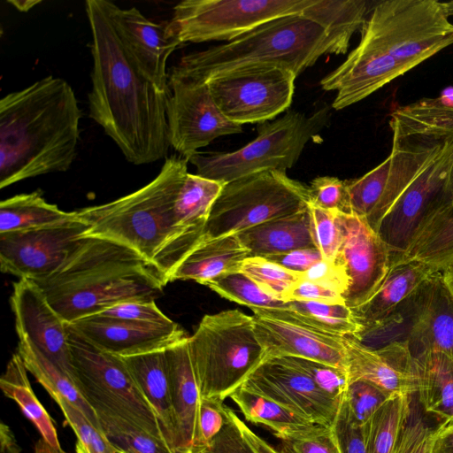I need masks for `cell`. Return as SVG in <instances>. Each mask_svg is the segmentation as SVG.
<instances>
[{"mask_svg":"<svg viewBox=\"0 0 453 453\" xmlns=\"http://www.w3.org/2000/svg\"><path fill=\"white\" fill-rule=\"evenodd\" d=\"M331 428L341 453H368L366 425L357 426L350 421L343 399Z\"/></svg>","mask_w":453,"mask_h":453,"instance_id":"obj_52","label":"cell"},{"mask_svg":"<svg viewBox=\"0 0 453 453\" xmlns=\"http://www.w3.org/2000/svg\"><path fill=\"white\" fill-rule=\"evenodd\" d=\"M114 27L142 73L158 88L170 90L166 62L180 44L170 37L165 25L145 18L135 7L121 9L108 1Z\"/></svg>","mask_w":453,"mask_h":453,"instance_id":"obj_25","label":"cell"},{"mask_svg":"<svg viewBox=\"0 0 453 453\" xmlns=\"http://www.w3.org/2000/svg\"><path fill=\"white\" fill-rule=\"evenodd\" d=\"M219 296L231 302L257 309L283 308L287 303L265 292L243 273L236 272L220 277L206 285Z\"/></svg>","mask_w":453,"mask_h":453,"instance_id":"obj_41","label":"cell"},{"mask_svg":"<svg viewBox=\"0 0 453 453\" xmlns=\"http://www.w3.org/2000/svg\"><path fill=\"white\" fill-rule=\"evenodd\" d=\"M93 316L150 325L165 326L174 323L159 310L154 300L121 303Z\"/></svg>","mask_w":453,"mask_h":453,"instance_id":"obj_50","label":"cell"},{"mask_svg":"<svg viewBox=\"0 0 453 453\" xmlns=\"http://www.w3.org/2000/svg\"><path fill=\"white\" fill-rule=\"evenodd\" d=\"M361 41L414 67L453 44V24L435 0L382 1L365 19Z\"/></svg>","mask_w":453,"mask_h":453,"instance_id":"obj_10","label":"cell"},{"mask_svg":"<svg viewBox=\"0 0 453 453\" xmlns=\"http://www.w3.org/2000/svg\"><path fill=\"white\" fill-rule=\"evenodd\" d=\"M168 380L176 429V453H193L200 392L192 365L188 336L165 349Z\"/></svg>","mask_w":453,"mask_h":453,"instance_id":"obj_27","label":"cell"},{"mask_svg":"<svg viewBox=\"0 0 453 453\" xmlns=\"http://www.w3.org/2000/svg\"><path fill=\"white\" fill-rule=\"evenodd\" d=\"M252 317L254 332L264 349L265 360L300 357L347 370L343 337L325 334L265 316L254 314Z\"/></svg>","mask_w":453,"mask_h":453,"instance_id":"obj_23","label":"cell"},{"mask_svg":"<svg viewBox=\"0 0 453 453\" xmlns=\"http://www.w3.org/2000/svg\"><path fill=\"white\" fill-rule=\"evenodd\" d=\"M228 406L219 398L200 399L194 452L205 449L227 420Z\"/></svg>","mask_w":453,"mask_h":453,"instance_id":"obj_49","label":"cell"},{"mask_svg":"<svg viewBox=\"0 0 453 453\" xmlns=\"http://www.w3.org/2000/svg\"><path fill=\"white\" fill-rule=\"evenodd\" d=\"M253 312L337 337L355 335L361 330L346 304L290 301L283 308L257 309Z\"/></svg>","mask_w":453,"mask_h":453,"instance_id":"obj_32","label":"cell"},{"mask_svg":"<svg viewBox=\"0 0 453 453\" xmlns=\"http://www.w3.org/2000/svg\"><path fill=\"white\" fill-rule=\"evenodd\" d=\"M21 448L18 444L12 431L4 423L0 425V453H20Z\"/></svg>","mask_w":453,"mask_h":453,"instance_id":"obj_59","label":"cell"},{"mask_svg":"<svg viewBox=\"0 0 453 453\" xmlns=\"http://www.w3.org/2000/svg\"><path fill=\"white\" fill-rule=\"evenodd\" d=\"M228 397L236 403L246 420L269 427L280 440L316 425L284 405L242 387Z\"/></svg>","mask_w":453,"mask_h":453,"instance_id":"obj_35","label":"cell"},{"mask_svg":"<svg viewBox=\"0 0 453 453\" xmlns=\"http://www.w3.org/2000/svg\"><path fill=\"white\" fill-rule=\"evenodd\" d=\"M447 16L453 15V1L441 3Z\"/></svg>","mask_w":453,"mask_h":453,"instance_id":"obj_62","label":"cell"},{"mask_svg":"<svg viewBox=\"0 0 453 453\" xmlns=\"http://www.w3.org/2000/svg\"><path fill=\"white\" fill-rule=\"evenodd\" d=\"M165 350L121 357L157 415L167 444L176 453L175 420Z\"/></svg>","mask_w":453,"mask_h":453,"instance_id":"obj_29","label":"cell"},{"mask_svg":"<svg viewBox=\"0 0 453 453\" xmlns=\"http://www.w3.org/2000/svg\"><path fill=\"white\" fill-rule=\"evenodd\" d=\"M68 326L98 349L119 357L165 349L187 336L175 322L162 326L90 316Z\"/></svg>","mask_w":453,"mask_h":453,"instance_id":"obj_24","label":"cell"},{"mask_svg":"<svg viewBox=\"0 0 453 453\" xmlns=\"http://www.w3.org/2000/svg\"><path fill=\"white\" fill-rule=\"evenodd\" d=\"M9 4L13 5L18 11L19 12H28L31 10L34 6L40 4L41 1L39 0H13V1H8Z\"/></svg>","mask_w":453,"mask_h":453,"instance_id":"obj_61","label":"cell"},{"mask_svg":"<svg viewBox=\"0 0 453 453\" xmlns=\"http://www.w3.org/2000/svg\"><path fill=\"white\" fill-rule=\"evenodd\" d=\"M88 228L75 211L73 217L58 223L0 234L1 271L19 279L46 278L64 265Z\"/></svg>","mask_w":453,"mask_h":453,"instance_id":"obj_17","label":"cell"},{"mask_svg":"<svg viewBox=\"0 0 453 453\" xmlns=\"http://www.w3.org/2000/svg\"><path fill=\"white\" fill-rule=\"evenodd\" d=\"M241 272L254 280L265 292L285 302L287 294L302 279V273L284 268L259 256L247 257Z\"/></svg>","mask_w":453,"mask_h":453,"instance_id":"obj_42","label":"cell"},{"mask_svg":"<svg viewBox=\"0 0 453 453\" xmlns=\"http://www.w3.org/2000/svg\"><path fill=\"white\" fill-rule=\"evenodd\" d=\"M357 339L371 349L405 341L413 357L442 353L453 358V298L441 271L434 273L389 321L360 331Z\"/></svg>","mask_w":453,"mask_h":453,"instance_id":"obj_12","label":"cell"},{"mask_svg":"<svg viewBox=\"0 0 453 453\" xmlns=\"http://www.w3.org/2000/svg\"><path fill=\"white\" fill-rule=\"evenodd\" d=\"M437 431L438 426H428L412 408L394 453H431Z\"/></svg>","mask_w":453,"mask_h":453,"instance_id":"obj_51","label":"cell"},{"mask_svg":"<svg viewBox=\"0 0 453 453\" xmlns=\"http://www.w3.org/2000/svg\"><path fill=\"white\" fill-rule=\"evenodd\" d=\"M419 370L417 395L423 410L453 423V358L442 353L414 357Z\"/></svg>","mask_w":453,"mask_h":453,"instance_id":"obj_33","label":"cell"},{"mask_svg":"<svg viewBox=\"0 0 453 453\" xmlns=\"http://www.w3.org/2000/svg\"><path fill=\"white\" fill-rule=\"evenodd\" d=\"M27 372L21 357L14 353L0 379V388L7 397L17 403L39 432L41 438L35 445V453H65L50 416L33 391Z\"/></svg>","mask_w":453,"mask_h":453,"instance_id":"obj_31","label":"cell"},{"mask_svg":"<svg viewBox=\"0 0 453 453\" xmlns=\"http://www.w3.org/2000/svg\"><path fill=\"white\" fill-rule=\"evenodd\" d=\"M17 352L27 370L53 399L61 397L67 400L94 425L101 427L96 413L79 392L67 372L27 340L19 339Z\"/></svg>","mask_w":453,"mask_h":453,"instance_id":"obj_34","label":"cell"},{"mask_svg":"<svg viewBox=\"0 0 453 453\" xmlns=\"http://www.w3.org/2000/svg\"><path fill=\"white\" fill-rule=\"evenodd\" d=\"M82 111L65 80L47 76L0 100V188L72 165Z\"/></svg>","mask_w":453,"mask_h":453,"instance_id":"obj_2","label":"cell"},{"mask_svg":"<svg viewBox=\"0 0 453 453\" xmlns=\"http://www.w3.org/2000/svg\"><path fill=\"white\" fill-rule=\"evenodd\" d=\"M452 145L421 134L394 131L390 155L362 177L346 180L351 214L364 219L377 232L416 177Z\"/></svg>","mask_w":453,"mask_h":453,"instance_id":"obj_11","label":"cell"},{"mask_svg":"<svg viewBox=\"0 0 453 453\" xmlns=\"http://www.w3.org/2000/svg\"><path fill=\"white\" fill-rule=\"evenodd\" d=\"M97 418L118 453H174L165 441L129 421L104 414Z\"/></svg>","mask_w":453,"mask_h":453,"instance_id":"obj_40","label":"cell"},{"mask_svg":"<svg viewBox=\"0 0 453 453\" xmlns=\"http://www.w3.org/2000/svg\"><path fill=\"white\" fill-rule=\"evenodd\" d=\"M239 419L228 407L226 423L207 448L209 453H257L245 438Z\"/></svg>","mask_w":453,"mask_h":453,"instance_id":"obj_53","label":"cell"},{"mask_svg":"<svg viewBox=\"0 0 453 453\" xmlns=\"http://www.w3.org/2000/svg\"><path fill=\"white\" fill-rule=\"evenodd\" d=\"M342 339L349 383L365 380L391 395L417 394L418 365L405 341H393L379 349H371L352 335Z\"/></svg>","mask_w":453,"mask_h":453,"instance_id":"obj_21","label":"cell"},{"mask_svg":"<svg viewBox=\"0 0 453 453\" xmlns=\"http://www.w3.org/2000/svg\"><path fill=\"white\" fill-rule=\"evenodd\" d=\"M313 237L322 259L334 261L341 249L343 233L340 213L309 203Z\"/></svg>","mask_w":453,"mask_h":453,"instance_id":"obj_45","label":"cell"},{"mask_svg":"<svg viewBox=\"0 0 453 453\" xmlns=\"http://www.w3.org/2000/svg\"><path fill=\"white\" fill-rule=\"evenodd\" d=\"M166 107L171 146L188 159L213 140L242 132L217 106L206 82L171 70Z\"/></svg>","mask_w":453,"mask_h":453,"instance_id":"obj_15","label":"cell"},{"mask_svg":"<svg viewBox=\"0 0 453 453\" xmlns=\"http://www.w3.org/2000/svg\"><path fill=\"white\" fill-rule=\"evenodd\" d=\"M297 76L277 66H256L225 73L205 81L217 106L230 121L264 123L291 104Z\"/></svg>","mask_w":453,"mask_h":453,"instance_id":"obj_14","label":"cell"},{"mask_svg":"<svg viewBox=\"0 0 453 453\" xmlns=\"http://www.w3.org/2000/svg\"><path fill=\"white\" fill-rule=\"evenodd\" d=\"M328 120V107L311 116L290 111L259 125L257 136L244 147L233 152H197L188 162L196 166L197 175L223 183L268 170L286 172Z\"/></svg>","mask_w":453,"mask_h":453,"instance_id":"obj_7","label":"cell"},{"mask_svg":"<svg viewBox=\"0 0 453 453\" xmlns=\"http://www.w3.org/2000/svg\"><path fill=\"white\" fill-rule=\"evenodd\" d=\"M285 357L305 372L322 391L336 399L343 398L349 386V375L346 369L305 358Z\"/></svg>","mask_w":453,"mask_h":453,"instance_id":"obj_46","label":"cell"},{"mask_svg":"<svg viewBox=\"0 0 453 453\" xmlns=\"http://www.w3.org/2000/svg\"><path fill=\"white\" fill-rule=\"evenodd\" d=\"M437 271L417 259L394 260L379 289L352 310L361 330L376 328L389 321Z\"/></svg>","mask_w":453,"mask_h":453,"instance_id":"obj_26","label":"cell"},{"mask_svg":"<svg viewBox=\"0 0 453 453\" xmlns=\"http://www.w3.org/2000/svg\"><path fill=\"white\" fill-rule=\"evenodd\" d=\"M19 339L27 340L71 376L67 323L33 280L13 283L10 298Z\"/></svg>","mask_w":453,"mask_h":453,"instance_id":"obj_20","label":"cell"},{"mask_svg":"<svg viewBox=\"0 0 453 453\" xmlns=\"http://www.w3.org/2000/svg\"><path fill=\"white\" fill-rule=\"evenodd\" d=\"M33 281L67 324L121 303L155 301L168 283L136 251L97 237H83L57 272Z\"/></svg>","mask_w":453,"mask_h":453,"instance_id":"obj_3","label":"cell"},{"mask_svg":"<svg viewBox=\"0 0 453 453\" xmlns=\"http://www.w3.org/2000/svg\"><path fill=\"white\" fill-rule=\"evenodd\" d=\"M85 10L92 35L89 117L128 162L139 165L165 157L171 90L158 88L138 66L114 27L108 1L87 0Z\"/></svg>","mask_w":453,"mask_h":453,"instance_id":"obj_1","label":"cell"},{"mask_svg":"<svg viewBox=\"0 0 453 453\" xmlns=\"http://www.w3.org/2000/svg\"><path fill=\"white\" fill-rule=\"evenodd\" d=\"M312 0H185L173 8L166 34L180 43L232 41L277 18L299 14Z\"/></svg>","mask_w":453,"mask_h":453,"instance_id":"obj_13","label":"cell"},{"mask_svg":"<svg viewBox=\"0 0 453 453\" xmlns=\"http://www.w3.org/2000/svg\"><path fill=\"white\" fill-rule=\"evenodd\" d=\"M343 240L336 261L349 288L343 296L351 310L365 303L380 287L393 261L392 252L368 223L354 214L340 213Z\"/></svg>","mask_w":453,"mask_h":453,"instance_id":"obj_19","label":"cell"},{"mask_svg":"<svg viewBox=\"0 0 453 453\" xmlns=\"http://www.w3.org/2000/svg\"><path fill=\"white\" fill-rule=\"evenodd\" d=\"M431 453H453V423L443 421L438 431Z\"/></svg>","mask_w":453,"mask_h":453,"instance_id":"obj_57","label":"cell"},{"mask_svg":"<svg viewBox=\"0 0 453 453\" xmlns=\"http://www.w3.org/2000/svg\"><path fill=\"white\" fill-rule=\"evenodd\" d=\"M349 46L303 14L269 20L223 44L184 55L171 70L207 81L250 67L277 66L298 76L324 55L344 54Z\"/></svg>","mask_w":453,"mask_h":453,"instance_id":"obj_4","label":"cell"},{"mask_svg":"<svg viewBox=\"0 0 453 453\" xmlns=\"http://www.w3.org/2000/svg\"><path fill=\"white\" fill-rule=\"evenodd\" d=\"M73 214L48 203L40 190L16 195L0 203V234L51 225Z\"/></svg>","mask_w":453,"mask_h":453,"instance_id":"obj_36","label":"cell"},{"mask_svg":"<svg viewBox=\"0 0 453 453\" xmlns=\"http://www.w3.org/2000/svg\"><path fill=\"white\" fill-rule=\"evenodd\" d=\"M242 388L266 396L312 423L332 427L342 400L322 391L286 357L263 361Z\"/></svg>","mask_w":453,"mask_h":453,"instance_id":"obj_18","label":"cell"},{"mask_svg":"<svg viewBox=\"0 0 453 453\" xmlns=\"http://www.w3.org/2000/svg\"><path fill=\"white\" fill-rule=\"evenodd\" d=\"M367 12L368 3L364 0H312L301 14L349 46L354 33L363 27Z\"/></svg>","mask_w":453,"mask_h":453,"instance_id":"obj_39","label":"cell"},{"mask_svg":"<svg viewBox=\"0 0 453 453\" xmlns=\"http://www.w3.org/2000/svg\"><path fill=\"white\" fill-rule=\"evenodd\" d=\"M303 301L327 304H345L339 292L325 288L315 282L301 279L287 294L285 302Z\"/></svg>","mask_w":453,"mask_h":453,"instance_id":"obj_55","label":"cell"},{"mask_svg":"<svg viewBox=\"0 0 453 453\" xmlns=\"http://www.w3.org/2000/svg\"><path fill=\"white\" fill-rule=\"evenodd\" d=\"M188 162L182 157H166L157 177L144 187L78 211L88 225L82 238L118 242L153 263L173 232L174 203L188 174Z\"/></svg>","mask_w":453,"mask_h":453,"instance_id":"obj_5","label":"cell"},{"mask_svg":"<svg viewBox=\"0 0 453 453\" xmlns=\"http://www.w3.org/2000/svg\"><path fill=\"white\" fill-rule=\"evenodd\" d=\"M54 400L77 437L76 453H118L102 427L94 425L80 409L64 398Z\"/></svg>","mask_w":453,"mask_h":453,"instance_id":"obj_43","label":"cell"},{"mask_svg":"<svg viewBox=\"0 0 453 453\" xmlns=\"http://www.w3.org/2000/svg\"><path fill=\"white\" fill-rule=\"evenodd\" d=\"M413 66L399 61L360 40L347 58L320 81L326 91H336L332 107L342 110L354 104Z\"/></svg>","mask_w":453,"mask_h":453,"instance_id":"obj_22","label":"cell"},{"mask_svg":"<svg viewBox=\"0 0 453 453\" xmlns=\"http://www.w3.org/2000/svg\"><path fill=\"white\" fill-rule=\"evenodd\" d=\"M445 286L453 298V261L441 270Z\"/></svg>","mask_w":453,"mask_h":453,"instance_id":"obj_60","label":"cell"},{"mask_svg":"<svg viewBox=\"0 0 453 453\" xmlns=\"http://www.w3.org/2000/svg\"><path fill=\"white\" fill-rule=\"evenodd\" d=\"M188 347L202 398L225 400L265 360L253 317L238 310L205 315Z\"/></svg>","mask_w":453,"mask_h":453,"instance_id":"obj_6","label":"cell"},{"mask_svg":"<svg viewBox=\"0 0 453 453\" xmlns=\"http://www.w3.org/2000/svg\"><path fill=\"white\" fill-rule=\"evenodd\" d=\"M308 188L310 203L324 210L351 214L347 181L332 176H319Z\"/></svg>","mask_w":453,"mask_h":453,"instance_id":"obj_47","label":"cell"},{"mask_svg":"<svg viewBox=\"0 0 453 453\" xmlns=\"http://www.w3.org/2000/svg\"><path fill=\"white\" fill-rule=\"evenodd\" d=\"M67 327L71 377L96 415L125 419L165 441L157 415L123 358L98 349L68 324Z\"/></svg>","mask_w":453,"mask_h":453,"instance_id":"obj_8","label":"cell"},{"mask_svg":"<svg viewBox=\"0 0 453 453\" xmlns=\"http://www.w3.org/2000/svg\"><path fill=\"white\" fill-rule=\"evenodd\" d=\"M239 424L245 438L257 453H281L279 449L254 433L242 419H239Z\"/></svg>","mask_w":453,"mask_h":453,"instance_id":"obj_58","label":"cell"},{"mask_svg":"<svg viewBox=\"0 0 453 453\" xmlns=\"http://www.w3.org/2000/svg\"><path fill=\"white\" fill-rule=\"evenodd\" d=\"M449 191H450V194H451V196L453 199V160H452V164H451L450 171H449Z\"/></svg>","mask_w":453,"mask_h":453,"instance_id":"obj_63","label":"cell"},{"mask_svg":"<svg viewBox=\"0 0 453 453\" xmlns=\"http://www.w3.org/2000/svg\"><path fill=\"white\" fill-rule=\"evenodd\" d=\"M251 256L267 257L316 247L309 206L237 234Z\"/></svg>","mask_w":453,"mask_h":453,"instance_id":"obj_30","label":"cell"},{"mask_svg":"<svg viewBox=\"0 0 453 453\" xmlns=\"http://www.w3.org/2000/svg\"><path fill=\"white\" fill-rule=\"evenodd\" d=\"M281 453H341L331 427L313 426L280 439Z\"/></svg>","mask_w":453,"mask_h":453,"instance_id":"obj_48","label":"cell"},{"mask_svg":"<svg viewBox=\"0 0 453 453\" xmlns=\"http://www.w3.org/2000/svg\"><path fill=\"white\" fill-rule=\"evenodd\" d=\"M250 253L237 234L202 242L182 260L169 281L194 280L203 285L241 271Z\"/></svg>","mask_w":453,"mask_h":453,"instance_id":"obj_28","label":"cell"},{"mask_svg":"<svg viewBox=\"0 0 453 453\" xmlns=\"http://www.w3.org/2000/svg\"><path fill=\"white\" fill-rule=\"evenodd\" d=\"M453 145L430 162L382 219L377 233L392 252L393 261L410 248L423 226L453 202L449 177Z\"/></svg>","mask_w":453,"mask_h":453,"instance_id":"obj_16","label":"cell"},{"mask_svg":"<svg viewBox=\"0 0 453 453\" xmlns=\"http://www.w3.org/2000/svg\"><path fill=\"white\" fill-rule=\"evenodd\" d=\"M398 259L420 260L438 271L453 261V203L438 211L426 222Z\"/></svg>","mask_w":453,"mask_h":453,"instance_id":"obj_37","label":"cell"},{"mask_svg":"<svg viewBox=\"0 0 453 453\" xmlns=\"http://www.w3.org/2000/svg\"><path fill=\"white\" fill-rule=\"evenodd\" d=\"M264 257L275 262L288 270L299 273H305L313 265L322 259V256L316 247L298 249Z\"/></svg>","mask_w":453,"mask_h":453,"instance_id":"obj_56","label":"cell"},{"mask_svg":"<svg viewBox=\"0 0 453 453\" xmlns=\"http://www.w3.org/2000/svg\"><path fill=\"white\" fill-rule=\"evenodd\" d=\"M302 279L339 292L342 297L349 288L348 277L342 265L336 260H319L305 273H302Z\"/></svg>","mask_w":453,"mask_h":453,"instance_id":"obj_54","label":"cell"},{"mask_svg":"<svg viewBox=\"0 0 453 453\" xmlns=\"http://www.w3.org/2000/svg\"><path fill=\"white\" fill-rule=\"evenodd\" d=\"M309 188L286 172L268 170L226 183L204 227V238L239 234L308 208Z\"/></svg>","mask_w":453,"mask_h":453,"instance_id":"obj_9","label":"cell"},{"mask_svg":"<svg viewBox=\"0 0 453 453\" xmlns=\"http://www.w3.org/2000/svg\"><path fill=\"white\" fill-rule=\"evenodd\" d=\"M398 395L389 398L366 424L368 453H394L412 410V397Z\"/></svg>","mask_w":453,"mask_h":453,"instance_id":"obj_38","label":"cell"},{"mask_svg":"<svg viewBox=\"0 0 453 453\" xmlns=\"http://www.w3.org/2000/svg\"><path fill=\"white\" fill-rule=\"evenodd\" d=\"M392 396L372 383L357 380L349 383L342 399L350 421L365 426Z\"/></svg>","mask_w":453,"mask_h":453,"instance_id":"obj_44","label":"cell"}]
</instances>
